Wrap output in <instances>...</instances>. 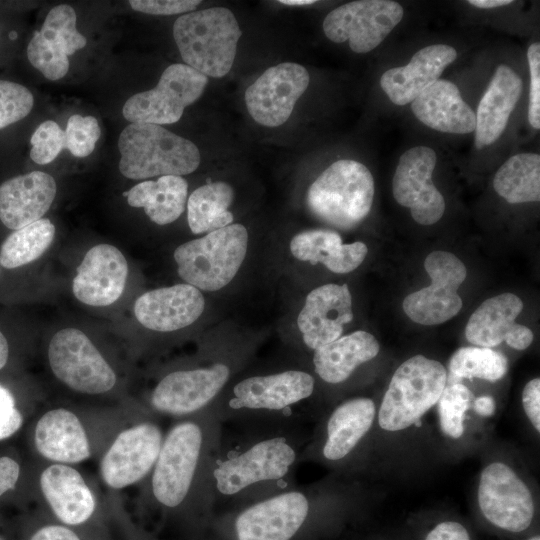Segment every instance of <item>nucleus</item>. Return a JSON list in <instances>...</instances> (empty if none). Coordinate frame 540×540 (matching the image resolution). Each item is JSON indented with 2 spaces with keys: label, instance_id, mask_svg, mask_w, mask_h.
<instances>
[{
  "label": "nucleus",
  "instance_id": "nucleus-1",
  "mask_svg": "<svg viewBox=\"0 0 540 540\" xmlns=\"http://www.w3.org/2000/svg\"><path fill=\"white\" fill-rule=\"evenodd\" d=\"M222 427L212 466L214 502L243 506L294 487L305 446L296 423L231 424Z\"/></svg>",
  "mask_w": 540,
  "mask_h": 540
},
{
  "label": "nucleus",
  "instance_id": "nucleus-2",
  "mask_svg": "<svg viewBox=\"0 0 540 540\" xmlns=\"http://www.w3.org/2000/svg\"><path fill=\"white\" fill-rule=\"evenodd\" d=\"M187 417L163 438L151 470V494L166 509L195 501L208 510L215 505L212 466L223 424L212 407Z\"/></svg>",
  "mask_w": 540,
  "mask_h": 540
},
{
  "label": "nucleus",
  "instance_id": "nucleus-3",
  "mask_svg": "<svg viewBox=\"0 0 540 540\" xmlns=\"http://www.w3.org/2000/svg\"><path fill=\"white\" fill-rule=\"evenodd\" d=\"M314 390L313 375L286 369L235 381L211 407L222 424L297 423V407Z\"/></svg>",
  "mask_w": 540,
  "mask_h": 540
},
{
  "label": "nucleus",
  "instance_id": "nucleus-4",
  "mask_svg": "<svg viewBox=\"0 0 540 540\" xmlns=\"http://www.w3.org/2000/svg\"><path fill=\"white\" fill-rule=\"evenodd\" d=\"M241 35L233 12L225 7L189 12L173 24L183 61L207 77L220 78L231 70Z\"/></svg>",
  "mask_w": 540,
  "mask_h": 540
},
{
  "label": "nucleus",
  "instance_id": "nucleus-5",
  "mask_svg": "<svg viewBox=\"0 0 540 540\" xmlns=\"http://www.w3.org/2000/svg\"><path fill=\"white\" fill-rule=\"evenodd\" d=\"M119 170L129 179L182 176L200 164V152L190 140L155 124L131 123L118 139Z\"/></svg>",
  "mask_w": 540,
  "mask_h": 540
},
{
  "label": "nucleus",
  "instance_id": "nucleus-6",
  "mask_svg": "<svg viewBox=\"0 0 540 540\" xmlns=\"http://www.w3.org/2000/svg\"><path fill=\"white\" fill-rule=\"evenodd\" d=\"M374 192L369 169L360 162L342 159L316 178L307 191L306 200L314 216L346 230L357 226L369 214Z\"/></svg>",
  "mask_w": 540,
  "mask_h": 540
},
{
  "label": "nucleus",
  "instance_id": "nucleus-7",
  "mask_svg": "<svg viewBox=\"0 0 540 540\" xmlns=\"http://www.w3.org/2000/svg\"><path fill=\"white\" fill-rule=\"evenodd\" d=\"M248 233L241 224H230L179 245L174 251L179 276L204 291L229 284L247 252Z\"/></svg>",
  "mask_w": 540,
  "mask_h": 540
},
{
  "label": "nucleus",
  "instance_id": "nucleus-8",
  "mask_svg": "<svg viewBox=\"0 0 540 540\" xmlns=\"http://www.w3.org/2000/svg\"><path fill=\"white\" fill-rule=\"evenodd\" d=\"M447 383L445 367L434 359L415 355L394 372L378 412V423L387 431L413 425L435 405Z\"/></svg>",
  "mask_w": 540,
  "mask_h": 540
},
{
  "label": "nucleus",
  "instance_id": "nucleus-9",
  "mask_svg": "<svg viewBox=\"0 0 540 540\" xmlns=\"http://www.w3.org/2000/svg\"><path fill=\"white\" fill-rule=\"evenodd\" d=\"M313 493L296 485L240 506L232 518L235 540H293L313 509Z\"/></svg>",
  "mask_w": 540,
  "mask_h": 540
},
{
  "label": "nucleus",
  "instance_id": "nucleus-10",
  "mask_svg": "<svg viewBox=\"0 0 540 540\" xmlns=\"http://www.w3.org/2000/svg\"><path fill=\"white\" fill-rule=\"evenodd\" d=\"M232 364L213 361L166 374L150 397L152 408L173 416H190L210 408L231 381Z\"/></svg>",
  "mask_w": 540,
  "mask_h": 540
},
{
  "label": "nucleus",
  "instance_id": "nucleus-11",
  "mask_svg": "<svg viewBox=\"0 0 540 540\" xmlns=\"http://www.w3.org/2000/svg\"><path fill=\"white\" fill-rule=\"evenodd\" d=\"M208 77L186 64L168 66L158 84L147 91L132 95L124 104L122 114L131 123L172 124L184 109L204 92Z\"/></svg>",
  "mask_w": 540,
  "mask_h": 540
},
{
  "label": "nucleus",
  "instance_id": "nucleus-12",
  "mask_svg": "<svg viewBox=\"0 0 540 540\" xmlns=\"http://www.w3.org/2000/svg\"><path fill=\"white\" fill-rule=\"evenodd\" d=\"M48 360L54 375L71 389L86 394L111 390L116 375L85 333L64 328L52 337Z\"/></svg>",
  "mask_w": 540,
  "mask_h": 540
},
{
  "label": "nucleus",
  "instance_id": "nucleus-13",
  "mask_svg": "<svg viewBox=\"0 0 540 540\" xmlns=\"http://www.w3.org/2000/svg\"><path fill=\"white\" fill-rule=\"evenodd\" d=\"M431 284L407 295L405 314L421 325H438L455 317L462 309L458 288L466 278L463 262L453 253L433 251L424 260Z\"/></svg>",
  "mask_w": 540,
  "mask_h": 540
},
{
  "label": "nucleus",
  "instance_id": "nucleus-14",
  "mask_svg": "<svg viewBox=\"0 0 540 540\" xmlns=\"http://www.w3.org/2000/svg\"><path fill=\"white\" fill-rule=\"evenodd\" d=\"M403 14V7L395 1H352L327 14L323 31L332 42L348 41L353 52L367 53L384 41Z\"/></svg>",
  "mask_w": 540,
  "mask_h": 540
},
{
  "label": "nucleus",
  "instance_id": "nucleus-15",
  "mask_svg": "<svg viewBox=\"0 0 540 540\" xmlns=\"http://www.w3.org/2000/svg\"><path fill=\"white\" fill-rule=\"evenodd\" d=\"M437 156L427 146L405 151L399 159L393 179L392 193L397 203L409 208L415 222L432 225L445 212V200L432 181Z\"/></svg>",
  "mask_w": 540,
  "mask_h": 540
},
{
  "label": "nucleus",
  "instance_id": "nucleus-16",
  "mask_svg": "<svg viewBox=\"0 0 540 540\" xmlns=\"http://www.w3.org/2000/svg\"><path fill=\"white\" fill-rule=\"evenodd\" d=\"M479 507L495 526L511 532L527 529L534 516L530 490L506 464L494 462L481 473Z\"/></svg>",
  "mask_w": 540,
  "mask_h": 540
},
{
  "label": "nucleus",
  "instance_id": "nucleus-17",
  "mask_svg": "<svg viewBox=\"0 0 540 540\" xmlns=\"http://www.w3.org/2000/svg\"><path fill=\"white\" fill-rule=\"evenodd\" d=\"M309 82L307 69L298 63L269 67L246 89L247 110L263 126H280L289 119Z\"/></svg>",
  "mask_w": 540,
  "mask_h": 540
},
{
  "label": "nucleus",
  "instance_id": "nucleus-18",
  "mask_svg": "<svg viewBox=\"0 0 540 540\" xmlns=\"http://www.w3.org/2000/svg\"><path fill=\"white\" fill-rule=\"evenodd\" d=\"M163 438L160 427L150 421L122 431L102 458L104 482L121 489L145 478L157 460Z\"/></svg>",
  "mask_w": 540,
  "mask_h": 540
},
{
  "label": "nucleus",
  "instance_id": "nucleus-19",
  "mask_svg": "<svg viewBox=\"0 0 540 540\" xmlns=\"http://www.w3.org/2000/svg\"><path fill=\"white\" fill-rule=\"evenodd\" d=\"M76 12L67 5L53 7L26 47L29 63L51 81L69 70L68 57L84 48L86 38L76 28Z\"/></svg>",
  "mask_w": 540,
  "mask_h": 540
},
{
  "label": "nucleus",
  "instance_id": "nucleus-20",
  "mask_svg": "<svg viewBox=\"0 0 540 540\" xmlns=\"http://www.w3.org/2000/svg\"><path fill=\"white\" fill-rule=\"evenodd\" d=\"M353 319L352 297L346 284H325L306 297L297 325L307 348L315 351L335 341Z\"/></svg>",
  "mask_w": 540,
  "mask_h": 540
},
{
  "label": "nucleus",
  "instance_id": "nucleus-21",
  "mask_svg": "<svg viewBox=\"0 0 540 540\" xmlns=\"http://www.w3.org/2000/svg\"><path fill=\"white\" fill-rule=\"evenodd\" d=\"M522 309V300L513 293L486 299L470 316L465 327L466 339L478 347L491 348L505 341L516 350L528 348L533 332L515 322Z\"/></svg>",
  "mask_w": 540,
  "mask_h": 540
},
{
  "label": "nucleus",
  "instance_id": "nucleus-22",
  "mask_svg": "<svg viewBox=\"0 0 540 540\" xmlns=\"http://www.w3.org/2000/svg\"><path fill=\"white\" fill-rule=\"evenodd\" d=\"M127 275L128 264L121 251L110 244H98L78 266L72 291L86 305L108 306L122 295Z\"/></svg>",
  "mask_w": 540,
  "mask_h": 540
},
{
  "label": "nucleus",
  "instance_id": "nucleus-23",
  "mask_svg": "<svg viewBox=\"0 0 540 540\" xmlns=\"http://www.w3.org/2000/svg\"><path fill=\"white\" fill-rule=\"evenodd\" d=\"M204 308L200 290L186 283L145 292L136 300L134 314L145 328L172 332L194 323Z\"/></svg>",
  "mask_w": 540,
  "mask_h": 540
},
{
  "label": "nucleus",
  "instance_id": "nucleus-24",
  "mask_svg": "<svg viewBox=\"0 0 540 540\" xmlns=\"http://www.w3.org/2000/svg\"><path fill=\"white\" fill-rule=\"evenodd\" d=\"M54 178L43 171L11 177L0 184V221L12 230L25 227L49 210L56 196Z\"/></svg>",
  "mask_w": 540,
  "mask_h": 540
},
{
  "label": "nucleus",
  "instance_id": "nucleus-25",
  "mask_svg": "<svg viewBox=\"0 0 540 540\" xmlns=\"http://www.w3.org/2000/svg\"><path fill=\"white\" fill-rule=\"evenodd\" d=\"M374 418L375 404L371 399L357 397L346 400L328 415L320 444L304 446L301 453L317 450L327 462L342 461L369 432Z\"/></svg>",
  "mask_w": 540,
  "mask_h": 540
},
{
  "label": "nucleus",
  "instance_id": "nucleus-26",
  "mask_svg": "<svg viewBox=\"0 0 540 540\" xmlns=\"http://www.w3.org/2000/svg\"><path fill=\"white\" fill-rule=\"evenodd\" d=\"M457 58L456 50L447 44H433L418 50L410 62L385 71L380 85L392 103L406 105L440 79L442 72Z\"/></svg>",
  "mask_w": 540,
  "mask_h": 540
},
{
  "label": "nucleus",
  "instance_id": "nucleus-27",
  "mask_svg": "<svg viewBox=\"0 0 540 540\" xmlns=\"http://www.w3.org/2000/svg\"><path fill=\"white\" fill-rule=\"evenodd\" d=\"M414 116L424 125L444 133L475 131L476 116L464 101L456 84L438 79L411 102Z\"/></svg>",
  "mask_w": 540,
  "mask_h": 540
},
{
  "label": "nucleus",
  "instance_id": "nucleus-28",
  "mask_svg": "<svg viewBox=\"0 0 540 540\" xmlns=\"http://www.w3.org/2000/svg\"><path fill=\"white\" fill-rule=\"evenodd\" d=\"M522 87V79L511 67L501 64L496 68L475 113L477 149L491 145L502 135Z\"/></svg>",
  "mask_w": 540,
  "mask_h": 540
},
{
  "label": "nucleus",
  "instance_id": "nucleus-29",
  "mask_svg": "<svg viewBox=\"0 0 540 540\" xmlns=\"http://www.w3.org/2000/svg\"><path fill=\"white\" fill-rule=\"evenodd\" d=\"M34 442L38 452L58 463H79L90 456L84 427L71 411L58 408L46 412L38 420Z\"/></svg>",
  "mask_w": 540,
  "mask_h": 540
},
{
  "label": "nucleus",
  "instance_id": "nucleus-30",
  "mask_svg": "<svg viewBox=\"0 0 540 540\" xmlns=\"http://www.w3.org/2000/svg\"><path fill=\"white\" fill-rule=\"evenodd\" d=\"M40 487L54 514L68 525L87 521L95 509L93 493L81 474L65 464L43 470Z\"/></svg>",
  "mask_w": 540,
  "mask_h": 540
},
{
  "label": "nucleus",
  "instance_id": "nucleus-31",
  "mask_svg": "<svg viewBox=\"0 0 540 540\" xmlns=\"http://www.w3.org/2000/svg\"><path fill=\"white\" fill-rule=\"evenodd\" d=\"M292 255L312 265L322 263L334 273L355 270L365 259L368 249L363 242L343 244L333 230L313 229L296 234L290 242Z\"/></svg>",
  "mask_w": 540,
  "mask_h": 540
},
{
  "label": "nucleus",
  "instance_id": "nucleus-32",
  "mask_svg": "<svg viewBox=\"0 0 540 540\" xmlns=\"http://www.w3.org/2000/svg\"><path fill=\"white\" fill-rule=\"evenodd\" d=\"M379 349L372 334L355 331L315 350L312 357L314 371L325 383H343L360 365L375 358Z\"/></svg>",
  "mask_w": 540,
  "mask_h": 540
},
{
  "label": "nucleus",
  "instance_id": "nucleus-33",
  "mask_svg": "<svg viewBox=\"0 0 540 540\" xmlns=\"http://www.w3.org/2000/svg\"><path fill=\"white\" fill-rule=\"evenodd\" d=\"M188 184L182 176L165 175L157 180L142 181L125 193L127 202L144 208L146 215L158 225L174 222L183 213Z\"/></svg>",
  "mask_w": 540,
  "mask_h": 540
},
{
  "label": "nucleus",
  "instance_id": "nucleus-34",
  "mask_svg": "<svg viewBox=\"0 0 540 540\" xmlns=\"http://www.w3.org/2000/svg\"><path fill=\"white\" fill-rule=\"evenodd\" d=\"M233 199L234 190L226 182H210L195 189L187 202V219L192 233H209L230 225L233 215L228 207Z\"/></svg>",
  "mask_w": 540,
  "mask_h": 540
},
{
  "label": "nucleus",
  "instance_id": "nucleus-35",
  "mask_svg": "<svg viewBox=\"0 0 540 540\" xmlns=\"http://www.w3.org/2000/svg\"><path fill=\"white\" fill-rule=\"evenodd\" d=\"M493 187L508 203L540 200V156L521 153L510 157L497 170Z\"/></svg>",
  "mask_w": 540,
  "mask_h": 540
},
{
  "label": "nucleus",
  "instance_id": "nucleus-36",
  "mask_svg": "<svg viewBox=\"0 0 540 540\" xmlns=\"http://www.w3.org/2000/svg\"><path fill=\"white\" fill-rule=\"evenodd\" d=\"M55 227L48 218H41L14 230L0 247V266L14 269L38 259L52 244Z\"/></svg>",
  "mask_w": 540,
  "mask_h": 540
},
{
  "label": "nucleus",
  "instance_id": "nucleus-37",
  "mask_svg": "<svg viewBox=\"0 0 540 540\" xmlns=\"http://www.w3.org/2000/svg\"><path fill=\"white\" fill-rule=\"evenodd\" d=\"M449 370L459 378L501 379L507 371V359L498 351L486 347H462L451 356Z\"/></svg>",
  "mask_w": 540,
  "mask_h": 540
},
{
  "label": "nucleus",
  "instance_id": "nucleus-38",
  "mask_svg": "<svg viewBox=\"0 0 540 540\" xmlns=\"http://www.w3.org/2000/svg\"><path fill=\"white\" fill-rule=\"evenodd\" d=\"M473 398L472 392L464 384L445 386L437 401L440 428L444 434L455 439L462 436L465 412Z\"/></svg>",
  "mask_w": 540,
  "mask_h": 540
},
{
  "label": "nucleus",
  "instance_id": "nucleus-39",
  "mask_svg": "<svg viewBox=\"0 0 540 540\" xmlns=\"http://www.w3.org/2000/svg\"><path fill=\"white\" fill-rule=\"evenodd\" d=\"M33 106L34 96L26 86L0 79V131L25 119Z\"/></svg>",
  "mask_w": 540,
  "mask_h": 540
},
{
  "label": "nucleus",
  "instance_id": "nucleus-40",
  "mask_svg": "<svg viewBox=\"0 0 540 540\" xmlns=\"http://www.w3.org/2000/svg\"><path fill=\"white\" fill-rule=\"evenodd\" d=\"M64 133L65 148L73 156L82 158L94 151L101 130L95 117L74 114L68 119Z\"/></svg>",
  "mask_w": 540,
  "mask_h": 540
},
{
  "label": "nucleus",
  "instance_id": "nucleus-41",
  "mask_svg": "<svg viewBox=\"0 0 540 540\" xmlns=\"http://www.w3.org/2000/svg\"><path fill=\"white\" fill-rule=\"evenodd\" d=\"M30 144L31 160L40 165L48 164L65 148V133L56 122L47 120L35 129Z\"/></svg>",
  "mask_w": 540,
  "mask_h": 540
},
{
  "label": "nucleus",
  "instance_id": "nucleus-42",
  "mask_svg": "<svg viewBox=\"0 0 540 540\" xmlns=\"http://www.w3.org/2000/svg\"><path fill=\"white\" fill-rule=\"evenodd\" d=\"M530 71L528 119L535 129L540 128V44L532 43L527 50Z\"/></svg>",
  "mask_w": 540,
  "mask_h": 540
},
{
  "label": "nucleus",
  "instance_id": "nucleus-43",
  "mask_svg": "<svg viewBox=\"0 0 540 540\" xmlns=\"http://www.w3.org/2000/svg\"><path fill=\"white\" fill-rule=\"evenodd\" d=\"M201 3L199 0H131V8L150 15H175L193 12Z\"/></svg>",
  "mask_w": 540,
  "mask_h": 540
},
{
  "label": "nucleus",
  "instance_id": "nucleus-44",
  "mask_svg": "<svg viewBox=\"0 0 540 540\" xmlns=\"http://www.w3.org/2000/svg\"><path fill=\"white\" fill-rule=\"evenodd\" d=\"M23 417L15 407V400L11 392L0 385V440H4L16 433L22 426Z\"/></svg>",
  "mask_w": 540,
  "mask_h": 540
},
{
  "label": "nucleus",
  "instance_id": "nucleus-45",
  "mask_svg": "<svg viewBox=\"0 0 540 540\" xmlns=\"http://www.w3.org/2000/svg\"><path fill=\"white\" fill-rule=\"evenodd\" d=\"M522 404L530 422L540 431V379L529 381L522 392Z\"/></svg>",
  "mask_w": 540,
  "mask_h": 540
},
{
  "label": "nucleus",
  "instance_id": "nucleus-46",
  "mask_svg": "<svg viewBox=\"0 0 540 540\" xmlns=\"http://www.w3.org/2000/svg\"><path fill=\"white\" fill-rule=\"evenodd\" d=\"M425 540H470V536L460 523L445 521L432 529Z\"/></svg>",
  "mask_w": 540,
  "mask_h": 540
},
{
  "label": "nucleus",
  "instance_id": "nucleus-47",
  "mask_svg": "<svg viewBox=\"0 0 540 540\" xmlns=\"http://www.w3.org/2000/svg\"><path fill=\"white\" fill-rule=\"evenodd\" d=\"M19 475L20 467L14 459L0 457V497L15 487Z\"/></svg>",
  "mask_w": 540,
  "mask_h": 540
},
{
  "label": "nucleus",
  "instance_id": "nucleus-48",
  "mask_svg": "<svg viewBox=\"0 0 540 540\" xmlns=\"http://www.w3.org/2000/svg\"><path fill=\"white\" fill-rule=\"evenodd\" d=\"M30 540H80V538L64 526L49 525L39 529Z\"/></svg>",
  "mask_w": 540,
  "mask_h": 540
},
{
  "label": "nucleus",
  "instance_id": "nucleus-49",
  "mask_svg": "<svg viewBox=\"0 0 540 540\" xmlns=\"http://www.w3.org/2000/svg\"><path fill=\"white\" fill-rule=\"evenodd\" d=\"M473 407L476 413L483 417L492 416L496 409L494 399L488 395L476 398Z\"/></svg>",
  "mask_w": 540,
  "mask_h": 540
},
{
  "label": "nucleus",
  "instance_id": "nucleus-50",
  "mask_svg": "<svg viewBox=\"0 0 540 540\" xmlns=\"http://www.w3.org/2000/svg\"><path fill=\"white\" fill-rule=\"evenodd\" d=\"M469 4L478 7V8H495L504 5L511 4V0H469Z\"/></svg>",
  "mask_w": 540,
  "mask_h": 540
},
{
  "label": "nucleus",
  "instance_id": "nucleus-51",
  "mask_svg": "<svg viewBox=\"0 0 540 540\" xmlns=\"http://www.w3.org/2000/svg\"><path fill=\"white\" fill-rule=\"evenodd\" d=\"M9 357V345L6 337L0 330V370L6 365Z\"/></svg>",
  "mask_w": 540,
  "mask_h": 540
},
{
  "label": "nucleus",
  "instance_id": "nucleus-52",
  "mask_svg": "<svg viewBox=\"0 0 540 540\" xmlns=\"http://www.w3.org/2000/svg\"><path fill=\"white\" fill-rule=\"evenodd\" d=\"M314 0H279V3L290 6H303L315 3Z\"/></svg>",
  "mask_w": 540,
  "mask_h": 540
},
{
  "label": "nucleus",
  "instance_id": "nucleus-53",
  "mask_svg": "<svg viewBox=\"0 0 540 540\" xmlns=\"http://www.w3.org/2000/svg\"><path fill=\"white\" fill-rule=\"evenodd\" d=\"M529 540H540V537H539V536H533V537L530 538Z\"/></svg>",
  "mask_w": 540,
  "mask_h": 540
},
{
  "label": "nucleus",
  "instance_id": "nucleus-54",
  "mask_svg": "<svg viewBox=\"0 0 540 540\" xmlns=\"http://www.w3.org/2000/svg\"><path fill=\"white\" fill-rule=\"evenodd\" d=\"M0 540H4V538H2V537L0 536Z\"/></svg>",
  "mask_w": 540,
  "mask_h": 540
},
{
  "label": "nucleus",
  "instance_id": "nucleus-55",
  "mask_svg": "<svg viewBox=\"0 0 540 540\" xmlns=\"http://www.w3.org/2000/svg\"><path fill=\"white\" fill-rule=\"evenodd\" d=\"M0 35H1V28H0Z\"/></svg>",
  "mask_w": 540,
  "mask_h": 540
}]
</instances>
